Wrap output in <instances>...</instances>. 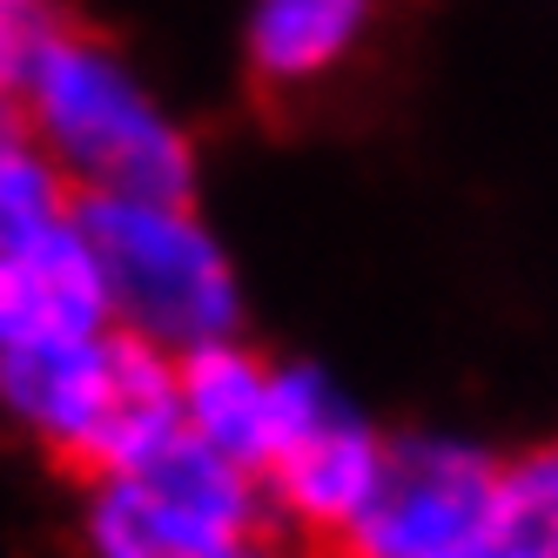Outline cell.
<instances>
[{"label":"cell","instance_id":"7a4b0ae2","mask_svg":"<svg viewBox=\"0 0 558 558\" xmlns=\"http://www.w3.org/2000/svg\"><path fill=\"white\" fill-rule=\"evenodd\" d=\"M82 235L108 296V324L182 364L243 330V276L189 195H82Z\"/></svg>","mask_w":558,"mask_h":558},{"label":"cell","instance_id":"52a82bcc","mask_svg":"<svg viewBox=\"0 0 558 558\" xmlns=\"http://www.w3.org/2000/svg\"><path fill=\"white\" fill-rule=\"evenodd\" d=\"M290 390H296V364H276L243 337H229L209 350H189L175 364V424L263 477L290 417Z\"/></svg>","mask_w":558,"mask_h":558},{"label":"cell","instance_id":"ba28073f","mask_svg":"<svg viewBox=\"0 0 558 558\" xmlns=\"http://www.w3.org/2000/svg\"><path fill=\"white\" fill-rule=\"evenodd\" d=\"M108 324V296L82 235V209L68 222L27 229L0 243V356L88 337Z\"/></svg>","mask_w":558,"mask_h":558},{"label":"cell","instance_id":"4fadbf2b","mask_svg":"<svg viewBox=\"0 0 558 558\" xmlns=\"http://www.w3.org/2000/svg\"><path fill=\"white\" fill-rule=\"evenodd\" d=\"M222 558H296V551H283V545H263V538H250V545H235V551H222Z\"/></svg>","mask_w":558,"mask_h":558},{"label":"cell","instance_id":"8fae6325","mask_svg":"<svg viewBox=\"0 0 558 558\" xmlns=\"http://www.w3.org/2000/svg\"><path fill=\"white\" fill-rule=\"evenodd\" d=\"M61 34H68V21L54 0H0V88H14Z\"/></svg>","mask_w":558,"mask_h":558},{"label":"cell","instance_id":"8992f818","mask_svg":"<svg viewBox=\"0 0 558 558\" xmlns=\"http://www.w3.org/2000/svg\"><path fill=\"white\" fill-rule=\"evenodd\" d=\"M384 451H390V437L356 411L324 371L296 364L283 437H276V451L263 464V498L283 511L290 525L343 538L350 518L377 492Z\"/></svg>","mask_w":558,"mask_h":558},{"label":"cell","instance_id":"3957f363","mask_svg":"<svg viewBox=\"0 0 558 558\" xmlns=\"http://www.w3.org/2000/svg\"><path fill=\"white\" fill-rule=\"evenodd\" d=\"M0 417L41 451L114 471L175 430V364L114 324L0 356Z\"/></svg>","mask_w":558,"mask_h":558},{"label":"cell","instance_id":"7c38bea8","mask_svg":"<svg viewBox=\"0 0 558 558\" xmlns=\"http://www.w3.org/2000/svg\"><path fill=\"white\" fill-rule=\"evenodd\" d=\"M27 142V122H21V108H14V95L0 88V162H8V155Z\"/></svg>","mask_w":558,"mask_h":558},{"label":"cell","instance_id":"5b68a950","mask_svg":"<svg viewBox=\"0 0 558 558\" xmlns=\"http://www.w3.org/2000/svg\"><path fill=\"white\" fill-rule=\"evenodd\" d=\"M498 492V458L471 437L417 430L390 437L377 492L350 518V558H451L477 538Z\"/></svg>","mask_w":558,"mask_h":558},{"label":"cell","instance_id":"277c9868","mask_svg":"<svg viewBox=\"0 0 558 558\" xmlns=\"http://www.w3.org/2000/svg\"><path fill=\"white\" fill-rule=\"evenodd\" d=\"M263 477L182 424L95 477L82 532L95 558H222L263 525Z\"/></svg>","mask_w":558,"mask_h":558},{"label":"cell","instance_id":"30bf717a","mask_svg":"<svg viewBox=\"0 0 558 558\" xmlns=\"http://www.w3.org/2000/svg\"><path fill=\"white\" fill-rule=\"evenodd\" d=\"M451 558H558V437L498 464L485 525Z\"/></svg>","mask_w":558,"mask_h":558},{"label":"cell","instance_id":"6da1fadb","mask_svg":"<svg viewBox=\"0 0 558 558\" xmlns=\"http://www.w3.org/2000/svg\"><path fill=\"white\" fill-rule=\"evenodd\" d=\"M34 148L82 195H189L195 142L142 74L95 34H61L8 88Z\"/></svg>","mask_w":558,"mask_h":558},{"label":"cell","instance_id":"9c48e42d","mask_svg":"<svg viewBox=\"0 0 558 558\" xmlns=\"http://www.w3.org/2000/svg\"><path fill=\"white\" fill-rule=\"evenodd\" d=\"M371 27L377 0H250L243 54L269 88H316L356 61Z\"/></svg>","mask_w":558,"mask_h":558}]
</instances>
